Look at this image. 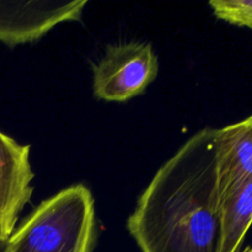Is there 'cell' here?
Listing matches in <instances>:
<instances>
[{
    "instance_id": "2",
    "label": "cell",
    "mask_w": 252,
    "mask_h": 252,
    "mask_svg": "<svg viewBox=\"0 0 252 252\" xmlns=\"http://www.w3.org/2000/svg\"><path fill=\"white\" fill-rule=\"evenodd\" d=\"M95 203L90 189L78 184L42 202L7 239L10 252H93Z\"/></svg>"
},
{
    "instance_id": "3",
    "label": "cell",
    "mask_w": 252,
    "mask_h": 252,
    "mask_svg": "<svg viewBox=\"0 0 252 252\" xmlns=\"http://www.w3.org/2000/svg\"><path fill=\"white\" fill-rule=\"evenodd\" d=\"M159 62L149 43L110 46L94 66V95L110 102H125L140 95L155 80Z\"/></svg>"
},
{
    "instance_id": "5",
    "label": "cell",
    "mask_w": 252,
    "mask_h": 252,
    "mask_svg": "<svg viewBox=\"0 0 252 252\" xmlns=\"http://www.w3.org/2000/svg\"><path fill=\"white\" fill-rule=\"evenodd\" d=\"M33 177L29 145L0 132V230L5 239L14 233L20 213L31 199Z\"/></svg>"
},
{
    "instance_id": "10",
    "label": "cell",
    "mask_w": 252,
    "mask_h": 252,
    "mask_svg": "<svg viewBox=\"0 0 252 252\" xmlns=\"http://www.w3.org/2000/svg\"><path fill=\"white\" fill-rule=\"evenodd\" d=\"M245 121H246V123H248V125L250 126V128L252 129V115L249 116L248 118H245Z\"/></svg>"
},
{
    "instance_id": "7",
    "label": "cell",
    "mask_w": 252,
    "mask_h": 252,
    "mask_svg": "<svg viewBox=\"0 0 252 252\" xmlns=\"http://www.w3.org/2000/svg\"><path fill=\"white\" fill-rule=\"evenodd\" d=\"M219 213V252H239L246 233L252 224V177L220 202Z\"/></svg>"
},
{
    "instance_id": "8",
    "label": "cell",
    "mask_w": 252,
    "mask_h": 252,
    "mask_svg": "<svg viewBox=\"0 0 252 252\" xmlns=\"http://www.w3.org/2000/svg\"><path fill=\"white\" fill-rule=\"evenodd\" d=\"M209 5L218 19L252 29V0H212Z\"/></svg>"
},
{
    "instance_id": "12",
    "label": "cell",
    "mask_w": 252,
    "mask_h": 252,
    "mask_svg": "<svg viewBox=\"0 0 252 252\" xmlns=\"http://www.w3.org/2000/svg\"><path fill=\"white\" fill-rule=\"evenodd\" d=\"M0 240H5V238L2 236V234H1V230H0Z\"/></svg>"
},
{
    "instance_id": "1",
    "label": "cell",
    "mask_w": 252,
    "mask_h": 252,
    "mask_svg": "<svg viewBox=\"0 0 252 252\" xmlns=\"http://www.w3.org/2000/svg\"><path fill=\"white\" fill-rule=\"evenodd\" d=\"M214 129L204 128L170 158L138 199L127 228L142 252H219Z\"/></svg>"
},
{
    "instance_id": "11",
    "label": "cell",
    "mask_w": 252,
    "mask_h": 252,
    "mask_svg": "<svg viewBox=\"0 0 252 252\" xmlns=\"http://www.w3.org/2000/svg\"><path fill=\"white\" fill-rule=\"evenodd\" d=\"M243 252H252V246H251V248H246Z\"/></svg>"
},
{
    "instance_id": "4",
    "label": "cell",
    "mask_w": 252,
    "mask_h": 252,
    "mask_svg": "<svg viewBox=\"0 0 252 252\" xmlns=\"http://www.w3.org/2000/svg\"><path fill=\"white\" fill-rule=\"evenodd\" d=\"M86 0L0 1V42L14 47L43 37L54 26L80 20Z\"/></svg>"
},
{
    "instance_id": "9",
    "label": "cell",
    "mask_w": 252,
    "mask_h": 252,
    "mask_svg": "<svg viewBox=\"0 0 252 252\" xmlns=\"http://www.w3.org/2000/svg\"><path fill=\"white\" fill-rule=\"evenodd\" d=\"M0 252H10L9 248H7V239L0 240Z\"/></svg>"
},
{
    "instance_id": "6",
    "label": "cell",
    "mask_w": 252,
    "mask_h": 252,
    "mask_svg": "<svg viewBox=\"0 0 252 252\" xmlns=\"http://www.w3.org/2000/svg\"><path fill=\"white\" fill-rule=\"evenodd\" d=\"M217 191L220 202L252 177V129L240 121L214 129Z\"/></svg>"
}]
</instances>
